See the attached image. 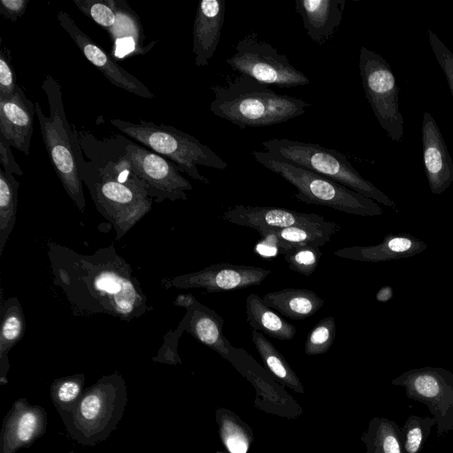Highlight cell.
<instances>
[{"instance_id": "6da1fadb", "label": "cell", "mask_w": 453, "mask_h": 453, "mask_svg": "<svg viewBox=\"0 0 453 453\" xmlns=\"http://www.w3.org/2000/svg\"><path fill=\"white\" fill-rule=\"evenodd\" d=\"M47 254L53 282L74 315L106 314L128 321L151 310L130 265L113 244L82 254L50 242Z\"/></svg>"}, {"instance_id": "7a4b0ae2", "label": "cell", "mask_w": 453, "mask_h": 453, "mask_svg": "<svg viewBox=\"0 0 453 453\" xmlns=\"http://www.w3.org/2000/svg\"><path fill=\"white\" fill-rule=\"evenodd\" d=\"M214 99L211 111L244 129L286 122L303 115L311 103L280 95L269 85L246 75H238L226 86L210 87Z\"/></svg>"}, {"instance_id": "3957f363", "label": "cell", "mask_w": 453, "mask_h": 453, "mask_svg": "<svg viewBox=\"0 0 453 453\" xmlns=\"http://www.w3.org/2000/svg\"><path fill=\"white\" fill-rule=\"evenodd\" d=\"M127 401L126 381L114 372L86 388L74 410L60 418L72 440L93 447L107 440L117 428Z\"/></svg>"}, {"instance_id": "277c9868", "label": "cell", "mask_w": 453, "mask_h": 453, "mask_svg": "<svg viewBox=\"0 0 453 453\" xmlns=\"http://www.w3.org/2000/svg\"><path fill=\"white\" fill-rule=\"evenodd\" d=\"M42 88L48 98L50 117L43 114L38 103L35 107L46 150L65 190L81 213L84 214L86 201L79 165L80 152L74 145L65 118L60 85L52 76L47 75Z\"/></svg>"}, {"instance_id": "5b68a950", "label": "cell", "mask_w": 453, "mask_h": 453, "mask_svg": "<svg viewBox=\"0 0 453 453\" xmlns=\"http://www.w3.org/2000/svg\"><path fill=\"white\" fill-rule=\"evenodd\" d=\"M265 151L296 166L334 180L396 212V203L371 181L365 179L342 152L318 143L286 138L262 142Z\"/></svg>"}, {"instance_id": "8992f818", "label": "cell", "mask_w": 453, "mask_h": 453, "mask_svg": "<svg viewBox=\"0 0 453 453\" xmlns=\"http://www.w3.org/2000/svg\"><path fill=\"white\" fill-rule=\"evenodd\" d=\"M257 163L292 184L295 198L308 204L330 207L348 214L380 216L383 210L373 200L320 174L280 159L267 151H252Z\"/></svg>"}, {"instance_id": "52a82bcc", "label": "cell", "mask_w": 453, "mask_h": 453, "mask_svg": "<svg viewBox=\"0 0 453 453\" xmlns=\"http://www.w3.org/2000/svg\"><path fill=\"white\" fill-rule=\"evenodd\" d=\"M110 122L127 135L167 158L179 171L204 184L209 185L210 180L198 172L197 165L218 170L227 167V163L211 148L173 127L147 121L137 124L122 119H111Z\"/></svg>"}, {"instance_id": "ba28073f", "label": "cell", "mask_w": 453, "mask_h": 453, "mask_svg": "<svg viewBox=\"0 0 453 453\" xmlns=\"http://www.w3.org/2000/svg\"><path fill=\"white\" fill-rule=\"evenodd\" d=\"M89 189L97 211L113 226L117 241L151 210L153 198L135 177L120 181L114 173H105L89 184Z\"/></svg>"}, {"instance_id": "9c48e42d", "label": "cell", "mask_w": 453, "mask_h": 453, "mask_svg": "<svg viewBox=\"0 0 453 453\" xmlns=\"http://www.w3.org/2000/svg\"><path fill=\"white\" fill-rule=\"evenodd\" d=\"M358 67L365 97L381 127L394 142L403 136L399 88L389 64L380 54L362 46Z\"/></svg>"}, {"instance_id": "30bf717a", "label": "cell", "mask_w": 453, "mask_h": 453, "mask_svg": "<svg viewBox=\"0 0 453 453\" xmlns=\"http://www.w3.org/2000/svg\"><path fill=\"white\" fill-rule=\"evenodd\" d=\"M226 61L234 71L267 85L293 88L310 83L309 78L286 55L262 41L255 32L240 39L235 52Z\"/></svg>"}, {"instance_id": "8fae6325", "label": "cell", "mask_w": 453, "mask_h": 453, "mask_svg": "<svg viewBox=\"0 0 453 453\" xmlns=\"http://www.w3.org/2000/svg\"><path fill=\"white\" fill-rule=\"evenodd\" d=\"M125 172L138 179L157 203L165 199L186 201V192L193 188L172 162L132 142L126 146L125 154L114 166V173Z\"/></svg>"}, {"instance_id": "7c38bea8", "label": "cell", "mask_w": 453, "mask_h": 453, "mask_svg": "<svg viewBox=\"0 0 453 453\" xmlns=\"http://www.w3.org/2000/svg\"><path fill=\"white\" fill-rule=\"evenodd\" d=\"M403 387L408 398L426 404L436 420V432L453 430V373L441 367L426 366L403 372L391 381Z\"/></svg>"}, {"instance_id": "4fadbf2b", "label": "cell", "mask_w": 453, "mask_h": 453, "mask_svg": "<svg viewBox=\"0 0 453 453\" xmlns=\"http://www.w3.org/2000/svg\"><path fill=\"white\" fill-rule=\"evenodd\" d=\"M270 273V270L255 265L221 263L197 272L163 278L161 286L165 289L204 288L208 293H217L258 286Z\"/></svg>"}, {"instance_id": "5bb4252c", "label": "cell", "mask_w": 453, "mask_h": 453, "mask_svg": "<svg viewBox=\"0 0 453 453\" xmlns=\"http://www.w3.org/2000/svg\"><path fill=\"white\" fill-rule=\"evenodd\" d=\"M48 417L43 407L27 398L14 401L5 414L0 431V453H16L29 448L46 432Z\"/></svg>"}, {"instance_id": "9a60e30c", "label": "cell", "mask_w": 453, "mask_h": 453, "mask_svg": "<svg viewBox=\"0 0 453 453\" xmlns=\"http://www.w3.org/2000/svg\"><path fill=\"white\" fill-rule=\"evenodd\" d=\"M57 19L85 58L96 66L111 84L146 99L155 96L142 82L119 65L112 58L84 34L67 12L59 11L57 13Z\"/></svg>"}, {"instance_id": "2e32d148", "label": "cell", "mask_w": 453, "mask_h": 453, "mask_svg": "<svg viewBox=\"0 0 453 453\" xmlns=\"http://www.w3.org/2000/svg\"><path fill=\"white\" fill-rule=\"evenodd\" d=\"M221 218L227 222L253 228L258 233L289 226L320 225L326 221L323 216L315 213L298 212L281 207L243 204L228 208Z\"/></svg>"}, {"instance_id": "e0dca14e", "label": "cell", "mask_w": 453, "mask_h": 453, "mask_svg": "<svg viewBox=\"0 0 453 453\" xmlns=\"http://www.w3.org/2000/svg\"><path fill=\"white\" fill-rule=\"evenodd\" d=\"M423 164L430 190L442 194L453 181V161L434 117L424 112L422 121Z\"/></svg>"}, {"instance_id": "ac0fdd59", "label": "cell", "mask_w": 453, "mask_h": 453, "mask_svg": "<svg viewBox=\"0 0 453 453\" xmlns=\"http://www.w3.org/2000/svg\"><path fill=\"white\" fill-rule=\"evenodd\" d=\"M35 104L17 85L10 97H0V135L10 146L29 155Z\"/></svg>"}, {"instance_id": "d6986e66", "label": "cell", "mask_w": 453, "mask_h": 453, "mask_svg": "<svg viewBox=\"0 0 453 453\" xmlns=\"http://www.w3.org/2000/svg\"><path fill=\"white\" fill-rule=\"evenodd\" d=\"M225 0H202L193 27L195 65H209L219 42L225 19Z\"/></svg>"}, {"instance_id": "ffe728a7", "label": "cell", "mask_w": 453, "mask_h": 453, "mask_svg": "<svg viewBox=\"0 0 453 453\" xmlns=\"http://www.w3.org/2000/svg\"><path fill=\"white\" fill-rule=\"evenodd\" d=\"M345 4L346 0H296L295 9L303 19L308 37L321 45L337 31Z\"/></svg>"}, {"instance_id": "44dd1931", "label": "cell", "mask_w": 453, "mask_h": 453, "mask_svg": "<svg viewBox=\"0 0 453 453\" xmlns=\"http://www.w3.org/2000/svg\"><path fill=\"white\" fill-rule=\"evenodd\" d=\"M426 247V242L409 234H389L379 244L345 247L334 251V255L356 261L376 263L411 257L423 252Z\"/></svg>"}, {"instance_id": "7402d4cb", "label": "cell", "mask_w": 453, "mask_h": 453, "mask_svg": "<svg viewBox=\"0 0 453 453\" xmlns=\"http://www.w3.org/2000/svg\"><path fill=\"white\" fill-rule=\"evenodd\" d=\"M224 323L225 320L218 313L196 300L186 309V313L178 326L228 360L234 346L224 335Z\"/></svg>"}, {"instance_id": "603a6c76", "label": "cell", "mask_w": 453, "mask_h": 453, "mask_svg": "<svg viewBox=\"0 0 453 453\" xmlns=\"http://www.w3.org/2000/svg\"><path fill=\"white\" fill-rule=\"evenodd\" d=\"M0 315V385L5 386L10 369L8 354L22 339L26 320L22 306L16 296L1 301Z\"/></svg>"}, {"instance_id": "cb8c5ba5", "label": "cell", "mask_w": 453, "mask_h": 453, "mask_svg": "<svg viewBox=\"0 0 453 453\" xmlns=\"http://www.w3.org/2000/svg\"><path fill=\"white\" fill-rule=\"evenodd\" d=\"M265 303L291 319H304L314 315L324 304L315 292L306 288H284L262 297Z\"/></svg>"}, {"instance_id": "d4e9b609", "label": "cell", "mask_w": 453, "mask_h": 453, "mask_svg": "<svg viewBox=\"0 0 453 453\" xmlns=\"http://www.w3.org/2000/svg\"><path fill=\"white\" fill-rule=\"evenodd\" d=\"M247 321L252 329L261 331L278 340H291L296 334V327L287 322L272 308L267 306L262 297L250 294L246 299Z\"/></svg>"}, {"instance_id": "484cf974", "label": "cell", "mask_w": 453, "mask_h": 453, "mask_svg": "<svg viewBox=\"0 0 453 453\" xmlns=\"http://www.w3.org/2000/svg\"><path fill=\"white\" fill-rule=\"evenodd\" d=\"M361 441L366 453H405L400 426L387 418H373Z\"/></svg>"}, {"instance_id": "4316f807", "label": "cell", "mask_w": 453, "mask_h": 453, "mask_svg": "<svg viewBox=\"0 0 453 453\" xmlns=\"http://www.w3.org/2000/svg\"><path fill=\"white\" fill-rule=\"evenodd\" d=\"M340 230V225L326 220L320 225L289 226L266 231H272L276 234L279 241L280 254L282 255L286 250L296 245L318 247L325 245Z\"/></svg>"}, {"instance_id": "83f0119b", "label": "cell", "mask_w": 453, "mask_h": 453, "mask_svg": "<svg viewBox=\"0 0 453 453\" xmlns=\"http://www.w3.org/2000/svg\"><path fill=\"white\" fill-rule=\"evenodd\" d=\"M251 340L265 366L283 385L297 393H303V385L281 353L259 331L251 329Z\"/></svg>"}, {"instance_id": "f1b7e54d", "label": "cell", "mask_w": 453, "mask_h": 453, "mask_svg": "<svg viewBox=\"0 0 453 453\" xmlns=\"http://www.w3.org/2000/svg\"><path fill=\"white\" fill-rule=\"evenodd\" d=\"M215 417L220 440L228 453H247L254 441L251 428L226 409H217Z\"/></svg>"}, {"instance_id": "f546056e", "label": "cell", "mask_w": 453, "mask_h": 453, "mask_svg": "<svg viewBox=\"0 0 453 453\" xmlns=\"http://www.w3.org/2000/svg\"><path fill=\"white\" fill-rule=\"evenodd\" d=\"M19 181L13 174L0 170V257L16 223Z\"/></svg>"}, {"instance_id": "4dcf8cb0", "label": "cell", "mask_w": 453, "mask_h": 453, "mask_svg": "<svg viewBox=\"0 0 453 453\" xmlns=\"http://www.w3.org/2000/svg\"><path fill=\"white\" fill-rule=\"evenodd\" d=\"M85 374L76 373L53 380L50 396L59 416L72 412L84 393Z\"/></svg>"}, {"instance_id": "1f68e13d", "label": "cell", "mask_w": 453, "mask_h": 453, "mask_svg": "<svg viewBox=\"0 0 453 453\" xmlns=\"http://www.w3.org/2000/svg\"><path fill=\"white\" fill-rule=\"evenodd\" d=\"M434 425L436 420L434 417L409 416L401 427L404 452L419 453Z\"/></svg>"}, {"instance_id": "d6a6232c", "label": "cell", "mask_w": 453, "mask_h": 453, "mask_svg": "<svg viewBox=\"0 0 453 453\" xmlns=\"http://www.w3.org/2000/svg\"><path fill=\"white\" fill-rule=\"evenodd\" d=\"M288 266L304 276L311 275L319 265L322 252L313 245H296L282 253Z\"/></svg>"}, {"instance_id": "836d02e7", "label": "cell", "mask_w": 453, "mask_h": 453, "mask_svg": "<svg viewBox=\"0 0 453 453\" xmlns=\"http://www.w3.org/2000/svg\"><path fill=\"white\" fill-rule=\"evenodd\" d=\"M336 334V323L332 316L320 319L307 335L304 343L306 355L314 356L326 353L334 343Z\"/></svg>"}, {"instance_id": "e575fe53", "label": "cell", "mask_w": 453, "mask_h": 453, "mask_svg": "<svg viewBox=\"0 0 453 453\" xmlns=\"http://www.w3.org/2000/svg\"><path fill=\"white\" fill-rule=\"evenodd\" d=\"M73 3L81 12L104 27L113 28L117 22V12L108 1L74 0Z\"/></svg>"}, {"instance_id": "d590c367", "label": "cell", "mask_w": 453, "mask_h": 453, "mask_svg": "<svg viewBox=\"0 0 453 453\" xmlns=\"http://www.w3.org/2000/svg\"><path fill=\"white\" fill-rule=\"evenodd\" d=\"M427 34L432 51L445 74L453 97V53L431 29L427 30Z\"/></svg>"}, {"instance_id": "8d00e7d4", "label": "cell", "mask_w": 453, "mask_h": 453, "mask_svg": "<svg viewBox=\"0 0 453 453\" xmlns=\"http://www.w3.org/2000/svg\"><path fill=\"white\" fill-rule=\"evenodd\" d=\"M183 332V329L179 326L175 330L168 331L164 337V343L157 354L153 357V361L173 365L181 364L177 347L178 341Z\"/></svg>"}, {"instance_id": "74e56055", "label": "cell", "mask_w": 453, "mask_h": 453, "mask_svg": "<svg viewBox=\"0 0 453 453\" xmlns=\"http://www.w3.org/2000/svg\"><path fill=\"white\" fill-rule=\"evenodd\" d=\"M17 84L8 58L1 52L0 55V97H10L13 95Z\"/></svg>"}, {"instance_id": "f35d334b", "label": "cell", "mask_w": 453, "mask_h": 453, "mask_svg": "<svg viewBox=\"0 0 453 453\" xmlns=\"http://www.w3.org/2000/svg\"><path fill=\"white\" fill-rule=\"evenodd\" d=\"M262 239L255 246V253L263 259H269L280 253L279 241L272 231L259 232Z\"/></svg>"}, {"instance_id": "ab89813d", "label": "cell", "mask_w": 453, "mask_h": 453, "mask_svg": "<svg viewBox=\"0 0 453 453\" xmlns=\"http://www.w3.org/2000/svg\"><path fill=\"white\" fill-rule=\"evenodd\" d=\"M10 147L4 137L0 135V161L2 167L6 172L22 176L23 171L15 161Z\"/></svg>"}, {"instance_id": "60d3db41", "label": "cell", "mask_w": 453, "mask_h": 453, "mask_svg": "<svg viewBox=\"0 0 453 453\" xmlns=\"http://www.w3.org/2000/svg\"><path fill=\"white\" fill-rule=\"evenodd\" d=\"M28 2L27 0H1L0 13L15 22L24 14Z\"/></svg>"}, {"instance_id": "b9f144b4", "label": "cell", "mask_w": 453, "mask_h": 453, "mask_svg": "<svg viewBox=\"0 0 453 453\" xmlns=\"http://www.w3.org/2000/svg\"><path fill=\"white\" fill-rule=\"evenodd\" d=\"M196 299L190 293L180 294L173 300V304L178 307L188 309L190 307Z\"/></svg>"}, {"instance_id": "7bdbcfd3", "label": "cell", "mask_w": 453, "mask_h": 453, "mask_svg": "<svg viewBox=\"0 0 453 453\" xmlns=\"http://www.w3.org/2000/svg\"><path fill=\"white\" fill-rule=\"evenodd\" d=\"M393 296V289L390 286L382 287L376 293V300L380 303L388 302Z\"/></svg>"}]
</instances>
